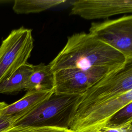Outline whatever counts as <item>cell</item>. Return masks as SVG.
Wrapping results in <instances>:
<instances>
[{
    "label": "cell",
    "mask_w": 132,
    "mask_h": 132,
    "mask_svg": "<svg viewBox=\"0 0 132 132\" xmlns=\"http://www.w3.org/2000/svg\"><path fill=\"white\" fill-rule=\"evenodd\" d=\"M130 121H132V102L117 111L110 118L106 125H120Z\"/></svg>",
    "instance_id": "14"
},
{
    "label": "cell",
    "mask_w": 132,
    "mask_h": 132,
    "mask_svg": "<svg viewBox=\"0 0 132 132\" xmlns=\"http://www.w3.org/2000/svg\"><path fill=\"white\" fill-rule=\"evenodd\" d=\"M4 132H74L65 127L44 126H33L28 125L12 126Z\"/></svg>",
    "instance_id": "13"
},
{
    "label": "cell",
    "mask_w": 132,
    "mask_h": 132,
    "mask_svg": "<svg viewBox=\"0 0 132 132\" xmlns=\"http://www.w3.org/2000/svg\"><path fill=\"white\" fill-rule=\"evenodd\" d=\"M64 2V0H15L12 9L17 14L39 13Z\"/></svg>",
    "instance_id": "12"
},
{
    "label": "cell",
    "mask_w": 132,
    "mask_h": 132,
    "mask_svg": "<svg viewBox=\"0 0 132 132\" xmlns=\"http://www.w3.org/2000/svg\"><path fill=\"white\" fill-rule=\"evenodd\" d=\"M53 92L54 91H28L21 98L12 104L0 102V114L16 116V121L48 98Z\"/></svg>",
    "instance_id": "9"
},
{
    "label": "cell",
    "mask_w": 132,
    "mask_h": 132,
    "mask_svg": "<svg viewBox=\"0 0 132 132\" xmlns=\"http://www.w3.org/2000/svg\"><path fill=\"white\" fill-rule=\"evenodd\" d=\"M15 120V116H9L0 114V132H4L5 130L12 126Z\"/></svg>",
    "instance_id": "16"
},
{
    "label": "cell",
    "mask_w": 132,
    "mask_h": 132,
    "mask_svg": "<svg viewBox=\"0 0 132 132\" xmlns=\"http://www.w3.org/2000/svg\"><path fill=\"white\" fill-rule=\"evenodd\" d=\"M34 48L32 30H12L0 45V84L27 63Z\"/></svg>",
    "instance_id": "4"
},
{
    "label": "cell",
    "mask_w": 132,
    "mask_h": 132,
    "mask_svg": "<svg viewBox=\"0 0 132 132\" xmlns=\"http://www.w3.org/2000/svg\"><path fill=\"white\" fill-rule=\"evenodd\" d=\"M54 72L49 64L41 63L33 65V71L30 74L24 90L28 91H54Z\"/></svg>",
    "instance_id": "10"
},
{
    "label": "cell",
    "mask_w": 132,
    "mask_h": 132,
    "mask_svg": "<svg viewBox=\"0 0 132 132\" xmlns=\"http://www.w3.org/2000/svg\"><path fill=\"white\" fill-rule=\"evenodd\" d=\"M89 33L120 52L127 63L132 62V15L93 22Z\"/></svg>",
    "instance_id": "7"
},
{
    "label": "cell",
    "mask_w": 132,
    "mask_h": 132,
    "mask_svg": "<svg viewBox=\"0 0 132 132\" xmlns=\"http://www.w3.org/2000/svg\"><path fill=\"white\" fill-rule=\"evenodd\" d=\"M126 63L125 57L114 48L89 32H80L68 37L65 46L48 64L55 72L66 69L122 67Z\"/></svg>",
    "instance_id": "1"
},
{
    "label": "cell",
    "mask_w": 132,
    "mask_h": 132,
    "mask_svg": "<svg viewBox=\"0 0 132 132\" xmlns=\"http://www.w3.org/2000/svg\"><path fill=\"white\" fill-rule=\"evenodd\" d=\"M131 12V0H78L72 3L70 14L94 20Z\"/></svg>",
    "instance_id": "8"
},
{
    "label": "cell",
    "mask_w": 132,
    "mask_h": 132,
    "mask_svg": "<svg viewBox=\"0 0 132 132\" xmlns=\"http://www.w3.org/2000/svg\"><path fill=\"white\" fill-rule=\"evenodd\" d=\"M130 90H132V62L126 63L118 71L100 80L80 95L72 117Z\"/></svg>",
    "instance_id": "3"
},
{
    "label": "cell",
    "mask_w": 132,
    "mask_h": 132,
    "mask_svg": "<svg viewBox=\"0 0 132 132\" xmlns=\"http://www.w3.org/2000/svg\"><path fill=\"white\" fill-rule=\"evenodd\" d=\"M80 96L53 92L48 98L15 121L12 126L20 125L67 127Z\"/></svg>",
    "instance_id": "2"
},
{
    "label": "cell",
    "mask_w": 132,
    "mask_h": 132,
    "mask_svg": "<svg viewBox=\"0 0 132 132\" xmlns=\"http://www.w3.org/2000/svg\"><path fill=\"white\" fill-rule=\"evenodd\" d=\"M88 132H101L100 130H93V131H90Z\"/></svg>",
    "instance_id": "17"
},
{
    "label": "cell",
    "mask_w": 132,
    "mask_h": 132,
    "mask_svg": "<svg viewBox=\"0 0 132 132\" xmlns=\"http://www.w3.org/2000/svg\"><path fill=\"white\" fill-rule=\"evenodd\" d=\"M100 130L101 132H132V121L117 125H106Z\"/></svg>",
    "instance_id": "15"
},
{
    "label": "cell",
    "mask_w": 132,
    "mask_h": 132,
    "mask_svg": "<svg viewBox=\"0 0 132 132\" xmlns=\"http://www.w3.org/2000/svg\"><path fill=\"white\" fill-rule=\"evenodd\" d=\"M32 71V64L27 62L22 65L7 80L0 84V93H14L24 90Z\"/></svg>",
    "instance_id": "11"
},
{
    "label": "cell",
    "mask_w": 132,
    "mask_h": 132,
    "mask_svg": "<svg viewBox=\"0 0 132 132\" xmlns=\"http://www.w3.org/2000/svg\"><path fill=\"white\" fill-rule=\"evenodd\" d=\"M132 102V90L74 114L67 127L74 132L100 130L120 109Z\"/></svg>",
    "instance_id": "6"
},
{
    "label": "cell",
    "mask_w": 132,
    "mask_h": 132,
    "mask_svg": "<svg viewBox=\"0 0 132 132\" xmlns=\"http://www.w3.org/2000/svg\"><path fill=\"white\" fill-rule=\"evenodd\" d=\"M122 67H102L89 69L73 68L55 72L54 92L81 95L96 82L114 73Z\"/></svg>",
    "instance_id": "5"
}]
</instances>
